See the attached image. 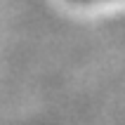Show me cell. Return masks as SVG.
<instances>
[{"instance_id": "cell-1", "label": "cell", "mask_w": 125, "mask_h": 125, "mask_svg": "<svg viewBox=\"0 0 125 125\" xmlns=\"http://www.w3.org/2000/svg\"><path fill=\"white\" fill-rule=\"evenodd\" d=\"M76 2H97V0H76Z\"/></svg>"}]
</instances>
